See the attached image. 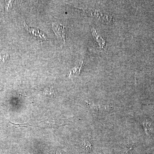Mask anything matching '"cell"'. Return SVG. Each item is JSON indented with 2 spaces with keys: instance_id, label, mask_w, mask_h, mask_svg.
Instances as JSON below:
<instances>
[{
  "instance_id": "cell-1",
  "label": "cell",
  "mask_w": 154,
  "mask_h": 154,
  "mask_svg": "<svg viewBox=\"0 0 154 154\" xmlns=\"http://www.w3.org/2000/svg\"><path fill=\"white\" fill-rule=\"evenodd\" d=\"M53 30L57 36L60 37L62 40L65 42L66 32L65 28L61 25H59L56 23H53Z\"/></svg>"
}]
</instances>
